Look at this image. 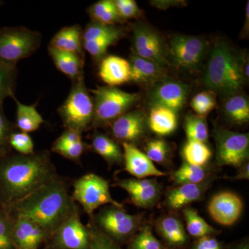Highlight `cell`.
Instances as JSON below:
<instances>
[{
    "mask_svg": "<svg viewBox=\"0 0 249 249\" xmlns=\"http://www.w3.org/2000/svg\"><path fill=\"white\" fill-rule=\"evenodd\" d=\"M58 175L48 150L0 157V206L9 209Z\"/></svg>",
    "mask_w": 249,
    "mask_h": 249,
    "instance_id": "6da1fadb",
    "label": "cell"
},
{
    "mask_svg": "<svg viewBox=\"0 0 249 249\" xmlns=\"http://www.w3.org/2000/svg\"><path fill=\"white\" fill-rule=\"evenodd\" d=\"M78 208L67 181L58 175L9 209L15 216L36 223L49 238Z\"/></svg>",
    "mask_w": 249,
    "mask_h": 249,
    "instance_id": "7a4b0ae2",
    "label": "cell"
},
{
    "mask_svg": "<svg viewBox=\"0 0 249 249\" xmlns=\"http://www.w3.org/2000/svg\"><path fill=\"white\" fill-rule=\"evenodd\" d=\"M245 62L222 42H217L211 52L204 83L209 89L223 94L234 95L247 80Z\"/></svg>",
    "mask_w": 249,
    "mask_h": 249,
    "instance_id": "3957f363",
    "label": "cell"
},
{
    "mask_svg": "<svg viewBox=\"0 0 249 249\" xmlns=\"http://www.w3.org/2000/svg\"><path fill=\"white\" fill-rule=\"evenodd\" d=\"M58 112L65 129L80 134L91 129L94 107L84 76L72 82L70 92Z\"/></svg>",
    "mask_w": 249,
    "mask_h": 249,
    "instance_id": "277c9868",
    "label": "cell"
},
{
    "mask_svg": "<svg viewBox=\"0 0 249 249\" xmlns=\"http://www.w3.org/2000/svg\"><path fill=\"white\" fill-rule=\"evenodd\" d=\"M91 92L94 107L91 124L93 128L110 124L127 112L139 99L137 93L127 92L116 87H99L91 90Z\"/></svg>",
    "mask_w": 249,
    "mask_h": 249,
    "instance_id": "5b68a950",
    "label": "cell"
},
{
    "mask_svg": "<svg viewBox=\"0 0 249 249\" xmlns=\"http://www.w3.org/2000/svg\"><path fill=\"white\" fill-rule=\"evenodd\" d=\"M42 36L37 31L24 27L0 29V62L16 66L18 62L31 56L39 49Z\"/></svg>",
    "mask_w": 249,
    "mask_h": 249,
    "instance_id": "8992f818",
    "label": "cell"
},
{
    "mask_svg": "<svg viewBox=\"0 0 249 249\" xmlns=\"http://www.w3.org/2000/svg\"><path fill=\"white\" fill-rule=\"evenodd\" d=\"M73 186L72 198L75 202L81 205L89 217H92L94 211L104 205L124 208V205L114 200L111 196L109 181L96 174L83 175L75 180Z\"/></svg>",
    "mask_w": 249,
    "mask_h": 249,
    "instance_id": "52a82bcc",
    "label": "cell"
},
{
    "mask_svg": "<svg viewBox=\"0 0 249 249\" xmlns=\"http://www.w3.org/2000/svg\"><path fill=\"white\" fill-rule=\"evenodd\" d=\"M96 227L119 245L128 242L140 228L142 216L127 213L124 208L109 205L92 216Z\"/></svg>",
    "mask_w": 249,
    "mask_h": 249,
    "instance_id": "ba28073f",
    "label": "cell"
},
{
    "mask_svg": "<svg viewBox=\"0 0 249 249\" xmlns=\"http://www.w3.org/2000/svg\"><path fill=\"white\" fill-rule=\"evenodd\" d=\"M89 235L80 219L79 207L52 234L42 249H89Z\"/></svg>",
    "mask_w": 249,
    "mask_h": 249,
    "instance_id": "9c48e42d",
    "label": "cell"
},
{
    "mask_svg": "<svg viewBox=\"0 0 249 249\" xmlns=\"http://www.w3.org/2000/svg\"><path fill=\"white\" fill-rule=\"evenodd\" d=\"M215 140L218 164L232 167L245 164L249 155L248 134L218 128L215 131Z\"/></svg>",
    "mask_w": 249,
    "mask_h": 249,
    "instance_id": "30bf717a",
    "label": "cell"
},
{
    "mask_svg": "<svg viewBox=\"0 0 249 249\" xmlns=\"http://www.w3.org/2000/svg\"><path fill=\"white\" fill-rule=\"evenodd\" d=\"M132 43L135 55L152 60L162 68L168 65L164 43L160 36L148 26L136 25Z\"/></svg>",
    "mask_w": 249,
    "mask_h": 249,
    "instance_id": "8fae6325",
    "label": "cell"
},
{
    "mask_svg": "<svg viewBox=\"0 0 249 249\" xmlns=\"http://www.w3.org/2000/svg\"><path fill=\"white\" fill-rule=\"evenodd\" d=\"M206 45L199 37L175 36L170 42V52L174 63L181 68L193 70L204 57Z\"/></svg>",
    "mask_w": 249,
    "mask_h": 249,
    "instance_id": "7c38bea8",
    "label": "cell"
},
{
    "mask_svg": "<svg viewBox=\"0 0 249 249\" xmlns=\"http://www.w3.org/2000/svg\"><path fill=\"white\" fill-rule=\"evenodd\" d=\"M114 186L127 192L132 202L139 207H152L160 198V186L155 178H124L117 180Z\"/></svg>",
    "mask_w": 249,
    "mask_h": 249,
    "instance_id": "4fadbf2b",
    "label": "cell"
},
{
    "mask_svg": "<svg viewBox=\"0 0 249 249\" xmlns=\"http://www.w3.org/2000/svg\"><path fill=\"white\" fill-rule=\"evenodd\" d=\"M145 117L141 111L124 113L109 124L115 141L134 145L145 135Z\"/></svg>",
    "mask_w": 249,
    "mask_h": 249,
    "instance_id": "5bb4252c",
    "label": "cell"
},
{
    "mask_svg": "<svg viewBox=\"0 0 249 249\" xmlns=\"http://www.w3.org/2000/svg\"><path fill=\"white\" fill-rule=\"evenodd\" d=\"M243 209L242 199L230 192L219 193L213 197L209 212L215 222L224 226H231L240 217Z\"/></svg>",
    "mask_w": 249,
    "mask_h": 249,
    "instance_id": "9a60e30c",
    "label": "cell"
},
{
    "mask_svg": "<svg viewBox=\"0 0 249 249\" xmlns=\"http://www.w3.org/2000/svg\"><path fill=\"white\" fill-rule=\"evenodd\" d=\"M11 237L15 249H38L49 240L47 232L40 226L27 218L17 216Z\"/></svg>",
    "mask_w": 249,
    "mask_h": 249,
    "instance_id": "2e32d148",
    "label": "cell"
},
{
    "mask_svg": "<svg viewBox=\"0 0 249 249\" xmlns=\"http://www.w3.org/2000/svg\"><path fill=\"white\" fill-rule=\"evenodd\" d=\"M188 94V87L176 81H165L153 89L150 96L152 106H162L178 111L182 109Z\"/></svg>",
    "mask_w": 249,
    "mask_h": 249,
    "instance_id": "e0dca14e",
    "label": "cell"
},
{
    "mask_svg": "<svg viewBox=\"0 0 249 249\" xmlns=\"http://www.w3.org/2000/svg\"><path fill=\"white\" fill-rule=\"evenodd\" d=\"M124 170L136 178H146L149 177L164 176L144 152L134 144L123 142Z\"/></svg>",
    "mask_w": 249,
    "mask_h": 249,
    "instance_id": "ac0fdd59",
    "label": "cell"
},
{
    "mask_svg": "<svg viewBox=\"0 0 249 249\" xmlns=\"http://www.w3.org/2000/svg\"><path fill=\"white\" fill-rule=\"evenodd\" d=\"M100 78L109 87H117L131 81L129 62L116 55L105 57L100 64Z\"/></svg>",
    "mask_w": 249,
    "mask_h": 249,
    "instance_id": "d6986e66",
    "label": "cell"
},
{
    "mask_svg": "<svg viewBox=\"0 0 249 249\" xmlns=\"http://www.w3.org/2000/svg\"><path fill=\"white\" fill-rule=\"evenodd\" d=\"M49 47L76 54L85 58L83 45V30L78 24L62 28L53 36Z\"/></svg>",
    "mask_w": 249,
    "mask_h": 249,
    "instance_id": "ffe728a7",
    "label": "cell"
},
{
    "mask_svg": "<svg viewBox=\"0 0 249 249\" xmlns=\"http://www.w3.org/2000/svg\"><path fill=\"white\" fill-rule=\"evenodd\" d=\"M49 53L59 71L72 80L84 76L85 58L76 54L49 47Z\"/></svg>",
    "mask_w": 249,
    "mask_h": 249,
    "instance_id": "44dd1931",
    "label": "cell"
},
{
    "mask_svg": "<svg viewBox=\"0 0 249 249\" xmlns=\"http://www.w3.org/2000/svg\"><path fill=\"white\" fill-rule=\"evenodd\" d=\"M157 230L165 243L172 248H182L188 243V236L178 218L173 216L162 218L157 224Z\"/></svg>",
    "mask_w": 249,
    "mask_h": 249,
    "instance_id": "7402d4cb",
    "label": "cell"
},
{
    "mask_svg": "<svg viewBox=\"0 0 249 249\" xmlns=\"http://www.w3.org/2000/svg\"><path fill=\"white\" fill-rule=\"evenodd\" d=\"M93 151L102 157L108 165H121L124 163V152L118 142L106 134L95 132L91 137Z\"/></svg>",
    "mask_w": 249,
    "mask_h": 249,
    "instance_id": "603a6c76",
    "label": "cell"
},
{
    "mask_svg": "<svg viewBox=\"0 0 249 249\" xmlns=\"http://www.w3.org/2000/svg\"><path fill=\"white\" fill-rule=\"evenodd\" d=\"M205 186L197 184H182L168 192L166 196L167 206L173 210L186 207L188 204L199 200L202 196Z\"/></svg>",
    "mask_w": 249,
    "mask_h": 249,
    "instance_id": "cb8c5ba5",
    "label": "cell"
},
{
    "mask_svg": "<svg viewBox=\"0 0 249 249\" xmlns=\"http://www.w3.org/2000/svg\"><path fill=\"white\" fill-rule=\"evenodd\" d=\"M131 68V81L137 83H152L163 76V68L148 60L134 55L129 62Z\"/></svg>",
    "mask_w": 249,
    "mask_h": 249,
    "instance_id": "d4e9b609",
    "label": "cell"
},
{
    "mask_svg": "<svg viewBox=\"0 0 249 249\" xmlns=\"http://www.w3.org/2000/svg\"><path fill=\"white\" fill-rule=\"evenodd\" d=\"M150 129L160 136L173 133L178 126L176 111L162 106H152L148 118Z\"/></svg>",
    "mask_w": 249,
    "mask_h": 249,
    "instance_id": "484cf974",
    "label": "cell"
},
{
    "mask_svg": "<svg viewBox=\"0 0 249 249\" xmlns=\"http://www.w3.org/2000/svg\"><path fill=\"white\" fill-rule=\"evenodd\" d=\"M12 98L17 106L16 127L21 132L28 134L38 129L45 123V120L36 109V105L26 106L19 102L16 96Z\"/></svg>",
    "mask_w": 249,
    "mask_h": 249,
    "instance_id": "4316f807",
    "label": "cell"
},
{
    "mask_svg": "<svg viewBox=\"0 0 249 249\" xmlns=\"http://www.w3.org/2000/svg\"><path fill=\"white\" fill-rule=\"evenodd\" d=\"M92 21L105 25L116 26L123 22L114 0H101L89 6L87 11Z\"/></svg>",
    "mask_w": 249,
    "mask_h": 249,
    "instance_id": "83f0119b",
    "label": "cell"
},
{
    "mask_svg": "<svg viewBox=\"0 0 249 249\" xmlns=\"http://www.w3.org/2000/svg\"><path fill=\"white\" fill-rule=\"evenodd\" d=\"M224 112L231 121L242 124L249 120L248 100L242 95H232L224 104Z\"/></svg>",
    "mask_w": 249,
    "mask_h": 249,
    "instance_id": "f1b7e54d",
    "label": "cell"
},
{
    "mask_svg": "<svg viewBox=\"0 0 249 249\" xmlns=\"http://www.w3.org/2000/svg\"><path fill=\"white\" fill-rule=\"evenodd\" d=\"M183 213L186 219L187 231L190 235L199 239L215 233V229L208 224L196 210L186 208L183 209Z\"/></svg>",
    "mask_w": 249,
    "mask_h": 249,
    "instance_id": "f546056e",
    "label": "cell"
},
{
    "mask_svg": "<svg viewBox=\"0 0 249 249\" xmlns=\"http://www.w3.org/2000/svg\"><path fill=\"white\" fill-rule=\"evenodd\" d=\"M182 155L186 163L203 167L211 160L212 152L204 142L188 141L183 146Z\"/></svg>",
    "mask_w": 249,
    "mask_h": 249,
    "instance_id": "4dcf8cb0",
    "label": "cell"
},
{
    "mask_svg": "<svg viewBox=\"0 0 249 249\" xmlns=\"http://www.w3.org/2000/svg\"><path fill=\"white\" fill-rule=\"evenodd\" d=\"M206 174L202 166L189 164L184 162L181 166L172 175V180L176 184H197L206 178Z\"/></svg>",
    "mask_w": 249,
    "mask_h": 249,
    "instance_id": "1f68e13d",
    "label": "cell"
},
{
    "mask_svg": "<svg viewBox=\"0 0 249 249\" xmlns=\"http://www.w3.org/2000/svg\"><path fill=\"white\" fill-rule=\"evenodd\" d=\"M185 132L188 141L206 143L209 139V128L205 118L196 114H188L185 118Z\"/></svg>",
    "mask_w": 249,
    "mask_h": 249,
    "instance_id": "d6a6232c",
    "label": "cell"
},
{
    "mask_svg": "<svg viewBox=\"0 0 249 249\" xmlns=\"http://www.w3.org/2000/svg\"><path fill=\"white\" fill-rule=\"evenodd\" d=\"M17 78L16 66H10L0 62V106H2L6 98L15 96Z\"/></svg>",
    "mask_w": 249,
    "mask_h": 249,
    "instance_id": "836d02e7",
    "label": "cell"
},
{
    "mask_svg": "<svg viewBox=\"0 0 249 249\" xmlns=\"http://www.w3.org/2000/svg\"><path fill=\"white\" fill-rule=\"evenodd\" d=\"M115 35H124V30L117 26L105 25L91 21L83 31V43Z\"/></svg>",
    "mask_w": 249,
    "mask_h": 249,
    "instance_id": "e575fe53",
    "label": "cell"
},
{
    "mask_svg": "<svg viewBox=\"0 0 249 249\" xmlns=\"http://www.w3.org/2000/svg\"><path fill=\"white\" fill-rule=\"evenodd\" d=\"M15 220L11 210L0 206V249H15L11 237Z\"/></svg>",
    "mask_w": 249,
    "mask_h": 249,
    "instance_id": "d590c367",
    "label": "cell"
},
{
    "mask_svg": "<svg viewBox=\"0 0 249 249\" xmlns=\"http://www.w3.org/2000/svg\"><path fill=\"white\" fill-rule=\"evenodd\" d=\"M87 227L89 231V249H122L120 245L111 240L96 227L92 217H89Z\"/></svg>",
    "mask_w": 249,
    "mask_h": 249,
    "instance_id": "8d00e7d4",
    "label": "cell"
},
{
    "mask_svg": "<svg viewBox=\"0 0 249 249\" xmlns=\"http://www.w3.org/2000/svg\"><path fill=\"white\" fill-rule=\"evenodd\" d=\"M127 249H165L160 240L152 233L149 227L142 228V230L128 242Z\"/></svg>",
    "mask_w": 249,
    "mask_h": 249,
    "instance_id": "74e56055",
    "label": "cell"
},
{
    "mask_svg": "<svg viewBox=\"0 0 249 249\" xmlns=\"http://www.w3.org/2000/svg\"><path fill=\"white\" fill-rule=\"evenodd\" d=\"M217 101L213 91H202L192 99L191 106L199 117L205 118L215 107Z\"/></svg>",
    "mask_w": 249,
    "mask_h": 249,
    "instance_id": "f35d334b",
    "label": "cell"
},
{
    "mask_svg": "<svg viewBox=\"0 0 249 249\" xmlns=\"http://www.w3.org/2000/svg\"><path fill=\"white\" fill-rule=\"evenodd\" d=\"M16 124L5 115L3 106H0V157L11 153L10 137L16 132Z\"/></svg>",
    "mask_w": 249,
    "mask_h": 249,
    "instance_id": "ab89813d",
    "label": "cell"
},
{
    "mask_svg": "<svg viewBox=\"0 0 249 249\" xmlns=\"http://www.w3.org/2000/svg\"><path fill=\"white\" fill-rule=\"evenodd\" d=\"M124 35H115L99 39V40L83 42V49L95 59L104 56L110 46L114 45Z\"/></svg>",
    "mask_w": 249,
    "mask_h": 249,
    "instance_id": "60d3db41",
    "label": "cell"
},
{
    "mask_svg": "<svg viewBox=\"0 0 249 249\" xmlns=\"http://www.w3.org/2000/svg\"><path fill=\"white\" fill-rule=\"evenodd\" d=\"M90 147L87 142H81L71 144V145H64L60 147H52L51 150L54 153L58 154L67 160L80 163V159L82 156Z\"/></svg>",
    "mask_w": 249,
    "mask_h": 249,
    "instance_id": "b9f144b4",
    "label": "cell"
},
{
    "mask_svg": "<svg viewBox=\"0 0 249 249\" xmlns=\"http://www.w3.org/2000/svg\"><path fill=\"white\" fill-rule=\"evenodd\" d=\"M10 146L19 155H31L34 151V143L28 133L22 132H14L11 134L9 140Z\"/></svg>",
    "mask_w": 249,
    "mask_h": 249,
    "instance_id": "7bdbcfd3",
    "label": "cell"
},
{
    "mask_svg": "<svg viewBox=\"0 0 249 249\" xmlns=\"http://www.w3.org/2000/svg\"><path fill=\"white\" fill-rule=\"evenodd\" d=\"M168 153V145L162 139H153L147 142L145 147V155L152 162L156 163L165 161Z\"/></svg>",
    "mask_w": 249,
    "mask_h": 249,
    "instance_id": "ee69618b",
    "label": "cell"
},
{
    "mask_svg": "<svg viewBox=\"0 0 249 249\" xmlns=\"http://www.w3.org/2000/svg\"><path fill=\"white\" fill-rule=\"evenodd\" d=\"M114 4L123 21L142 16V11L134 0H114Z\"/></svg>",
    "mask_w": 249,
    "mask_h": 249,
    "instance_id": "f6af8a7d",
    "label": "cell"
},
{
    "mask_svg": "<svg viewBox=\"0 0 249 249\" xmlns=\"http://www.w3.org/2000/svg\"><path fill=\"white\" fill-rule=\"evenodd\" d=\"M83 141L82 134L71 129H65L63 133L52 144V147H60L71 145Z\"/></svg>",
    "mask_w": 249,
    "mask_h": 249,
    "instance_id": "bcb514c9",
    "label": "cell"
},
{
    "mask_svg": "<svg viewBox=\"0 0 249 249\" xmlns=\"http://www.w3.org/2000/svg\"><path fill=\"white\" fill-rule=\"evenodd\" d=\"M191 249H223L222 244L211 235L197 239Z\"/></svg>",
    "mask_w": 249,
    "mask_h": 249,
    "instance_id": "7dc6e473",
    "label": "cell"
},
{
    "mask_svg": "<svg viewBox=\"0 0 249 249\" xmlns=\"http://www.w3.org/2000/svg\"><path fill=\"white\" fill-rule=\"evenodd\" d=\"M236 180L247 179L249 178V163H245V165L242 167V169L237 174V176L235 177Z\"/></svg>",
    "mask_w": 249,
    "mask_h": 249,
    "instance_id": "c3c4849f",
    "label": "cell"
},
{
    "mask_svg": "<svg viewBox=\"0 0 249 249\" xmlns=\"http://www.w3.org/2000/svg\"><path fill=\"white\" fill-rule=\"evenodd\" d=\"M233 249H249V243L248 242H244V243L237 245Z\"/></svg>",
    "mask_w": 249,
    "mask_h": 249,
    "instance_id": "681fc988",
    "label": "cell"
},
{
    "mask_svg": "<svg viewBox=\"0 0 249 249\" xmlns=\"http://www.w3.org/2000/svg\"><path fill=\"white\" fill-rule=\"evenodd\" d=\"M3 4L2 1H0V6H1V4Z\"/></svg>",
    "mask_w": 249,
    "mask_h": 249,
    "instance_id": "f907efd6",
    "label": "cell"
}]
</instances>
